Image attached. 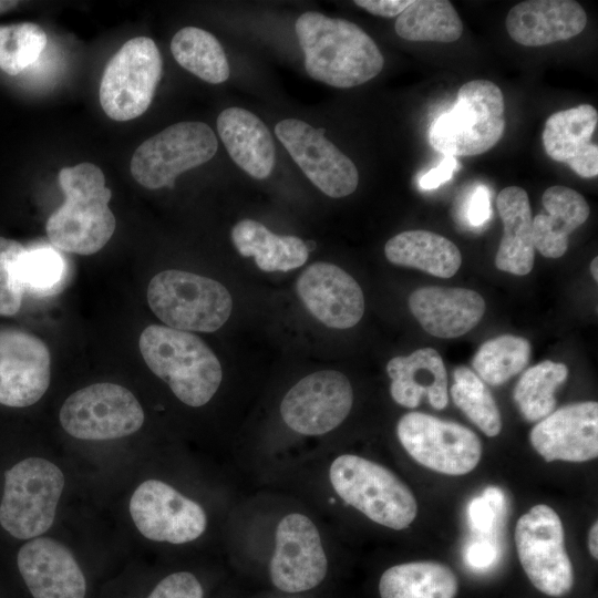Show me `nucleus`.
<instances>
[{"instance_id":"1","label":"nucleus","mask_w":598,"mask_h":598,"mask_svg":"<svg viewBox=\"0 0 598 598\" xmlns=\"http://www.w3.org/2000/svg\"><path fill=\"white\" fill-rule=\"evenodd\" d=\"M296 33L306 71L316 81L349 89L372 80L383 68L375 42L348 20L308 11L298 18Z\"/></svg>"},{"instance_id":"2","label":"nucleus","mask_w":598,"mask_h":598,"mask_svg":"<svg viewBox=\"0 0 598 598\" xmlns=\"http://www.w3.org/2000/svg\"><path fill=\"white\" fill-rule=\"evenodd\" d=\"M58 179L65 199L47 220L49 240L65 252H97L111 239L116 226L109 207L112 193L105 187L103 172L95 164L81 163L63 167Z\"/></svg>"},{"instance_id":"3","label":"nucleus","mask_w":598,"mask_h":598,"mask_svg":"<svg viewBox=\"0 0 598 598\" xmlns=\"http://www.w3.org/2000/svg\"><path fill=\"white\" fill-rule=\"evenodd\" d=\"M138 347L147 367L169 385L183 403L202 406L218 390L221 365L199 337L152 324L141 333Z\"/></svg>"},{"instance_id":"4","label":"nucleus","mask_w":598,"mask_h":598,"mask_svg":"<svg viewBox=\"0 0 598 598\" xmlns=\"http://www.w3.org/2000/svg\"><path fill=\"white\" fill-rule=\"evenodd\" d=\"M503 92L487 80L461 86L454 106L431 125V146L445 156L480 155L502 138L505 131Z\"/></svg>"},{"instance_id":"5","label":"nucleus","mask_w":598,"mask_h":598,"mask_svg":"<svg viewBox=\"0 0 598 598\" xmlns=\"http://www.w3.org/2000/svg\"><path fill=\"white\" fill-rule=\"evenodd\" d=\"M329 477L340 498L377 524L399 530L416 517L417 504L411 489L373 461L340 455L331 463Z\"/></svg>"},{"instance_id":"6","label":"nucleus","mask_w":598,"mask_h":598,"mask_svg":"<svg viewBox=\"0 0 598 598\" xmlns=\"http://www.w3.org/2000/svg\"><path fill=\"white\" fill-rule=\"evenodd\" d=\"M147 302L166 327L214 332L228 320L233 299L220 282L183 270H164L147 287Z\"/></svg>"},{"instance_id":"7","label":"nucleus","mask_w":598,"mask_h":598,"mask_svg":"<svg viewBox=\"0 0 598 598\" xmlns=\"http://www.w3.org/2000/svg\"><path fill=\"white\" fill-rule=\"evenodd\" d=\"M64 486L62 471L52 462L30 457L4 473L0 524L13 537L30 539L52 525Z\"/></svg>"},{"instance_id":"8","label":"nucleus","mask_w":598,"mask_h":598,"mask_svg":"<svg viewBox=\"0 0 598 598\" xmlns=\"http://www.w3.org/2000/svg\"><path fill=\"white\" fill-rule=\"evenodd\" d=\"M217 147V137L207 124L179 122L137 146L130 164L131 174L148 189L173 187L181 173L212 159Z\"/></svg>"},{"instance_id":"9","label":"nucleus","mask_w":598,"mask_h":598,"mask_svg":"<svg viewBox=\"0 0 598 598\" xmlns=\"http://www.w3.org/2000/svg\"><path fill=\"white\" fill-rule=\"evenodd\" d=\"M163 62L155 42L146 37L127 40L106 64L100 84V103L114 121H128L150 106L162 75Z\"/></svg>"},{"instance_id":"10","label":"nucleus","mask_w":598,"mask_h":598,"mask_svg":"<svg viewBox=\"0 0 598 598\" xmlns=\"http://www.w3.org/2000/svg\"><path fill=\"white\" fill-rule=\"evenodd\" d=\"M514 537L518 559L530 582L551 597L569 592L574 569L558 514L545 504L533 506L518 518Z\"/></svg>"},{"instance_id":"11","label":"nucleus","mask_w":598,"mask_h":598,"mask_svg":"<svg viewBox=\"0 0 598 598\" xmlns=\"http://www.w3.org/2000/svg\"><path fill=\"white\" fill-rule=\"evenodd\" d=\"M396 434L414 461L442 474H467L481 460L482 444L478 436L455 422L410 412L399 420Z\"/></svg>"},{"instance_id":"12","label":"nucleus","mask_w":598,"mask_h":598,"mask_svg":"<svg viewBox=\"0 0 598 598\" xmlns=\"http://www.w3.org/2000/svg\"><path fill=\"white\" fill-rule=\"evenodd\" d=\"M62 427L80 440L102 441L131 435L144 423L134 394L114 383H95L71 394L60 410Z\"/></svg>"},{"instance_id":"13","label":"nucleus","mask_w":598,"mask_h":598,"mask_svg":"<svg viewBox=\"0 0 598 598\" xmlns=\"http://www.w3.org/2000/svg\"><path fill=\"white\" fill-rule=\"evenodd\" d=\"M275 134L310 182L326 195L340 198L352 194L359 183L354 163L324 137L323 128L286 118Z\"/></svg>"},{"instance_id":"14","label":"nucleus","mask_w":598,"mask_h":598,"mask_svg":"<svg viewBox=\"0 0 598 598\" xmlns=\"http://www.w3.org/2000/svg\"><path fill=\"white\" fill-rule=\"evenodd\" d=\"M130 513L140 533L155 542L188 543L198 538L207 525L199 504L158 480H147L136 487Z\"/></svg>"},{"instance_id":"15","label":"nucleus","mask_w":598,"mask_h":598,"mask_svg":"<svg viewBox=\"0 0 598 598\" xmlns=\"http://www.w3.org/2000/svg\"><path fill=\"white\" fill-rule=\"evenodd\" d=\"M353 391L339 371L322 370L296 383L285 395L280 413L285 423L302 435H321L340 425L350 413Z\"/></svg>"},{"instance_id":"16","label":"nucleus","mask_w":598,"mask_h":598,"mask_svg":"<svg viewBox=\"0 0 598 598\" xmlns=\"http://www.w3.org/2000/svg\"><path fill=\"white\" fill-rule=\"evenodd\" d=\"M275 551L269 574L285 592H302L318 586L327 574L328 561L319 532L307 516L286 515L276 528Z\"/></svg>"},{"instance_id":"17","label":"nucleus","mask_w":598,"mask_h":598,"mask_svg":"<svg viewBox=\"0 0 598 598\" xmlns=\"http://www.w3.org/2000/svg\"><path fill=\"white\" fill-rule=\"evenodd\" d=\"M47 344L17 328L0 329V404L25 408L38 402L50 384Z\"/></svg>"},{"instance_id":"18","label":"nucleus","mask_w":598,"mask_h":598,"mask_svg":"<svg viewBox=\"0 0 598 598\" xmlns=\"http://www.w3.org/2000/svg\"><path fill=\"white\" fill-rule=\"evenodd\" d=\"M530 444L547 462H586L598 456V403L565 405L538 422Z\"/></svg>"},{"instance_id":"19","label":"nucleus","mask_w":598,"mask_h":598,"mask_svg":"<svg viewBox=\"0 0 598 598\" xmlns=\"http://www.w3.org/2000/svg\"><path fill=\"white\" fill-rule=\"evenodd\" d=\"M297 292L308 311L330 328H351L364 312L363 292L358 282L329 262L310 265L297 280Z\"/></svg>"},{"instance_id":"20","label":"nucleus","mask_w":598,"mask_h":598,"mask_svg":"<svg viewBox=\"0 0 598 598\" xmlns=\"http://www.w3.org/2000/svg\"><path fill=\"white\" fill-rule=\"evenodd\" d=\"M18 568L33 598H84V575L61 543L39 537L18 553Z\"/></svg>"},{"instance_id":"21","label":"nucleus","mask_w":598,"mask_h":598,"mask_svg":"<svg viewBox=\"0 0 598 598\" xmlns=\"http://www.w3.org/2000/svg\"><path fill=\"white\" fill-rule=\"evenodd\" d=\"M412 315L430 334L451 339L472 330L485 312L483 297L466 288L422 287L409 297Z\"/></svg>"},{"instance_id":"22","label":"nucleus","mask_w":598,"mask_h":598,"mask_svg":"<svg viewBox=\"0 0 598 598\" xmlns=\"http://www.w3.org/2000/svg\"><path fill=\"white\" fill-rule=\"evenodd\" d=\"M505 24L515 42L542 47L579 34L587 24V14L573 0H527L509 10Z\"/></svg>"},{"instance_id":"23","label":"nucleus","mask_w":598,"mask_h":598,"mask_svg":"<svg viewBox=\"0 0 598 598\" xmlns=\"http://www.w3.org/2000/svg\"><path fill=\"white\" fill-rule=\"evenodd\" d=\"M597 123V110L590 104L553 113L546 120L542 135L547 155L567 164L581 177L597 176L598 147L591 143Z\"/></svg>"},{"instance_id":"24","label":"nucleus","mask_w":598,"mask_h":598,"mask_svg":"<svg viewBox=\"0 0 598 598\" xmlns=\"http://www.w3.org/2000/svg\"><path fill=\"white\" fill-rule=\"evenodd\" d=\"M393 400L405 408L419 405L426 395L432 408L443 410L448 403L447 374L439 352L423 348L408 357H395L386 364Z\"/></svg>"},{"instance_id":"25","label":"nucleus","mask_w":598,"mask_h":598,"mask_svg":"<svg viewBox=\"0 0 598 598\" xmlns=\"http://www.w3.org/2000/svg\"><path fill=\"white\" fill-rule=\"evenodd\" d=\"M217 130L229 156L257 179L270 175L275 166V144L269 128L254 113L241 107L224 110Z\"/></svg>"},{"instance_id":"26","label":"nucleus","mask_w":598,"mask_h":598,"mask_svg":"<svg viewBox=\"0 0 598 598\" xmlns=\"http://www.w3.org/2000/svg\"><path fill=\"white\" fill-rule=\"evenodd\" d=\"M496 206L504 234L496 251L495 266L513 275H527L532 271L535 259L528 195L518 186H508L497 195Z\"/></svg>"},{"instance_id":"27","label":"nucleus","mask_w":598,"mask_h":598,"mask_svg":"<svg viewBox=\"0 0 598 598\" xmlns=\"http://www.w3.org/2000/svg\"><path fill=\"white\" fill-rule=\"evenodd\" d=\"M542 203L548 215L533 218L534 247L544 257L559 258L568 248V236L587 220L590 209L580 193L561 185L547 188Z\"/></svg>"},{"instance_id":"28","label":"nucleus","mask_w":598,"mask_h":598,"mask_svg":"<svg viewBox=\"0 0 598 598\" xmlns=\"http://www.w3.org/2000/svg\"><path fill=\"white\" fill-rule=\"evenodd\" d=\"M386 259L441 278L456 274L462 264L460 249L442 235L429 230H406L390 238L384 247Z\"/></svg>"},{"instance_id":"29","label":"nucleus","mask_w":598,"mask_h":598,"mask_svg":"<svg viewBox=\"0 0 598 598\" xmlns=\"http://www.w3.org/2000/svg\"><path fill=\"white\" fill-rule=\"evenodd\" d=\"M234 246L244 257H254L264 271H289L308 259L309 248L296 236H279L254 219H243L231 230Z\"/></svg>"},{"instance_id":"30","label":"nucleus","mask_w":598,"mask_h":598,"mask_svg":"<svg viewBox=\"0 0 598 598\" xmlns=\"http://www.w3.org/2000/svg\"><path fill=\"white\" fill-rule=\"evenodd\" d=\"M458 582L453 570L424 560L392 566L381 576V598H454Z\"/></svg>"},{"instance_id":"31","label":"nucleus","mask_w":598,"mask_h":598,"mask_svg":"<svg viewBox=\"0 0 598 598\" xmlns=\"http://www.w3.org/2000/svg\"><path fill=\"white\" fill-rule=\"evenodd\" d=\"M462 31L461 18L447 0L412 1L395 21V32L409 41L448 43L458 40Z\"/></svg>"},{"instance_id":"32","label":"nucleus","mask_w":598,"mask_h":598,"mask_svg":"<svg viewBox=\"0 0 598 598\" xmlns=\"http://www.w3.org/2000/svg\"><path fill=\"white\" fill-rule=\"evenodd\" d=\"M171 51L177 63L212 84L229 78V64L219 41L208 31L186 27L175 33Z\"/></svg>"},{"instance_id":"33","label":"nucleus","mask_w":598,"mask_h":598,"mask_svg":"<svg viewBox=\"0 0 598 598\" xmlns=\"http://www.w3.org/2000/svg\"><path fill=\"white\" fill-rule=\"evenodd\" d=\"M567 377V367L550 360L527 369L514 390V400L522 415L527 421L535 422L554 412L555 391Z\"/></svg>"},{"instance_id":"34","label":"nucleus","mask_w":598,"mask_h":598,"mask_svg":"<svg viewBox=\"0 0 598 598\" xmlns=\"http://www.w3.org/2000/svg\"><path fill=\"white\" fill-rule=\"evenodd\" d=\"M63 256L48 245L25 248L16 261V276L23 292L37 298L56 295L66 280Z\"/></svg>"},{"instance_id":"35","label":"nucleus","mask_w":598,"mask_h":598,"mask_svg":"<svg viewBox=\"0 0 598 598\" xmlns=\"http://www.w3.org/2000/svg\"><path fill=\"white\" fill-rule=\"evenodd\" d=\"M530 343L523 337L503 334L484 342L472 365L489 385H501L519 373L529 362Z\"/></svg>"},{"instance_id":"36","label":"nucleus","mask_w":598,"mask_h":598,"mask_svg":"<svg viewBox=\"0 0 598 598\" xmlns=\"http://www.w3.org/2000/svg\"><path fill=\"white\" fill-rule=\"evenodd\" d=\"M451 395L455 405L487 436H496L502 430L497 404L483 381L468 368L454 370Z\"/></svg>"},{"instance_id":"37","label":"nucleus","mask_w":598,"mask_h":598,"mask_svg":"<svg viewBox=\"0 0 598 598\" xmlns=\"http://www.w3.org/2000/svg\"><path fill=\"white\" fill-rule=\"evenodd\" d=\"M47 42L44 30L35 23L0 25V70L20 74L40 58Z\"/></svg>"},{"instance_id":"38","label":"nucleus","mask_w":598,"mask_h":598,"mask_svg":"<svg viewBox=\"0 0 598 598\" xmlns=\"http://www.w3.org/2000/svg\"><path fill=\"white\" fill-rule=\"evenodd\" d=\"M24 249L19 241L0 237V316H13L21 308L24 292L16 276V261Z\"/></svg>"},{"instance_id":"39","label":"nucleus","mask_w":598,"mask_h":598,"mask_svg":"<svg viewBox=\"0 0 598 598\" xmlns=\"http://www.w3.org/2000/svg\"><path fill=\"white\" fill-rule=\"evenodd\" d=\"M147 598H203V588L193 574L179 571L161 580Z\"/></svg>"},{"instance_id":"40","label":"nucleus","mask_w":598,"mask_h":598,"mask_svg":"<svg viewBox=\"0 0 598 598\" xmlns=\"http://www.w3.org/2000/svg\"><path fill=\"white\" fill-rule=\"evenodd\" d=\"M465 216L472 227L483 226L491 216V203L488 189L484 185L477 186L471 194Z\"/></svg>"},{"instance_id":"41","label":"nucleus","mask_w":598,"mask_h":598,"mask_svg":"<svg viewBox=\"0 0 598 598\" xmlns=\"http://www.w3.org/2000/svg\"><path fill=\"white\" fill-rule=\"evenodd\" d=\"M468 519L472 527L478 532H491L498 514L496 509L483 497H475L468 504Z\"/></svg>"},{"instance_id":"42","label":"nucleus","mask_w":598,"mask_h":598,"mask_svg":"<svg viewBox=\"0 0 598 598\" xmlns=\"http://www.w3.org/2000/svg\"><path fill=\"white\" fill-rule=\"evenodd\" d=\"M497 556L496 548L487 540H477L472 543L465 553L467 565L476 570H483L491 567Z\"/></svg>"},{"instance_id":"43","label":"nucleus","mask_w":598,"mask_h":598,"mask_svg":"<svg viewBox=\"0 0 598 598\" xmlns=\"http://www.w3.org/2000/svg\"><path fill=\"white\" fill-rule=\"evenodd\" d=\"M456 167V158L446 155L439 164V166L429 171L420 178V187L424 190L437 188L441 184L446 183L452 178Z\"/></svg>"},{"instance_id":"44","label":"nucleus","mask_w":598,"mask_h":598,"mask_svg":"<svg viewBox=\"0 0 598 598\" xmlns=\"http://www.w3.org/2000/svg\"><path fill=\"white\" fill-rule=\"evenodd\" d=\"M411 0H355L354 3L374 16L391 18L399 16Z\"/></svg>"},{"instance_id":"45","label":"nucleus","mask_w":598,"mask_h":598,"mask_svg":"<svg viewBox=\"0 0 598 598\" xmlns=\"http://www.w3.org/2000/svg\"><path fill=\"white\" fill-rule=\"evenodd\" d=\"M497 513H502L505 507V496L501 488L495 486H488L485 488L482 495Z\"/></svg>"},{"instance_id":"46","label":"nucleus","mask_w":598,"mask_h":598,"mask_svg":"<svg viewBox=\"0 0 598 598\" xmlns=\"http://www.w3.org/2000/svg\"><path fill=\"white\" fill-rule=\"evenodd\" d=\"M588 546L590 555L597 559L598 558V523L595 522L588 534Z\"/></svg>"},{"instance_id":"47","label":"nucleus","mask_w":598,"mask_h":598,"mask_svg":"<svg viewBox=\"0 0 598 598\" xmlns=\"http://www.w3.org/2000/svg\"><path fill=\"white\" fill-rule=\"evenodd\" d=\"M18 3H19L18 1L0 0V13H3L6 11L13 9L14 7H17Z\"/></svg>"},{"instance_id":"48","label":"nucleus","mask_w":598,"mask_h":598,"mask_svg":"<svg viewBox=\"0 0 598 598\" xmlns=\"http://www.w3.org/2000/svg\"><path fill=\"white\" fill-rule=\"evenodd\" d=\"M590 271L594 279L597 281L598 279V258L597 257H595L592 261L590 262Z\"/></svg>"}]
</instances>
